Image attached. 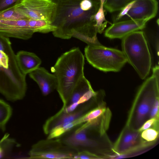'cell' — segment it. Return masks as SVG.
Returning a JSON list of instances; mask_svg holds the SVG:
<instances>
[{"label":"cell","mask_w":159,"mask_h":159,"mask_svg":"<svg viewBox=\"0 0 159 159\" xmlns=\"http://www.w3.org/2000/svg\"><path fill=\"white\" fill-rule=\"evenodd\" d=\"M88 62L95 68L105 72H117L127 62L122 51L99 44H89L84 49Z\"/></svg>","instance_id":"obj_5"},{"label":"cell","mask_w":159,"mask_h":159,"mask_svg":"<svg viewBox=\"0 0 159 159\" xmlns=\"http://www.w3.org/2000/svg\"><path fill=\"white\" fill-rule=\"evenodd\" d=\"M147 22L129 19L114 22L106 30L104 35L110 39H122L133 32L143 29Z\"/></svg>","instance_id":"obj_10"},{"label":"cell","mask_w":159,"mask_h":159,"mask_svg":"<svg viewBox=\"0 0 159 159\" xmlns=\"http://www.w3.org/2000/svg\"><path fill=\"white\" fill-rule=\"evenodd\" d=\"M158 99L157 97L156 98L149 113L150 118L155 117L157 114L159 109Z\"/></svg>","instance_id":"obj_27"},{"label":"cell","mask_w":159,"mask_h":159,"mask_svg":"<svg viewBox=\"0 0 159 159\" xmlns=\"http://www.w3.org/2000/svg\"><path fill=\"white\" fill-rule=\"evenodd\" d=\"M0 20L11 21L30 20L16 10L13 6L0 12Z\"/></svg>","instance_id":"obj_18"},{"label":"cell","mask_w":159,"mask_h":159,"mask_svg":"<svg viewBox=\"0 0 159 159\" xmlns=\"http://www.w3.org/2000/svg\"><path fill=\"white\" fill-rule=\"evenodd\" d=\"M122 48L127 62L141 79H145L150 72L152 63L144 33L138 30L127 35L122 39Z\"/></svg>","instance_id":"obj_3"},{"label":"cell","mask_w":159,"mask_h":159,"mask_svg":"<svg viewBox=\"0 0 159 159\" xmlns=\"http://www.w3.org/2000/svg\"><path fill=\"white\" fill-rule=\"evenodd\" d=\"M16 57L20 71L25 75L39 67L41 63L40 59L33 52L20 51Z\"/></svg>","instance_id":"obj_13"},{"label":"cell","mask_w":159,"mask_h":159,"mask_svg":"<svg viewBox=\"0 0 159 159\" xmlns=\"http://www.w3.org/2000/svg\"><path fill=\"white\" fill-rule=\"evenodd\" d=\"M76 150L63 143L59 138L39 140L31 147L27 158L74 159L78 152Z\"/></svg>","instance_id":"obj_6"},{"label":"cell","mask_w":159,"mask_h":159,"mask_svg":"<svg viewBox=\"0 0 159 159\" xmlns=\"http://www.w3.org/2000/svg\"><path fill=\"white\" fill-rule=\"evenodd\" d=\"M27 20H0V34L8 38L28 39L32 37L34 32L28 27Z\"/></svg>","instance_id":"obj_11"},{"label":"cell","mask_w":159,"mask_h":159,"mask_svg":"<svg viewBox=\"0 0 159 159\" xmlns=\"http://www.w3.org/2000/svg\"><path fill=\"white\" fill-rule=\"evenodd\" d=\"M99 7L93 16L95 22V27L98 33H101L106 27L107 21L106 20L105 15L104 3L105 0H100Z\"/></svg>","instance_id":"obj_16"},{"label":"cell","mask_w":159,"mask_h":159,"mask_svg":"<svg viewBox=\"0 0 159 159\" xmlns=\"http://www.w3.org/2000/svg\"><path fill=\"white\" fill-rule=\"evenodd\" d=\"M134 0H105L104 7L110 12L120 11L127 4Z\"/></svg>","instance_id":"obj_19"},{"label":"cell","mask_w":159,"mask_h":159,"mask_svg":"<svg viewBox=\"0 0 159 159\" xmlns=\"http://www.w3.org/2000/svg\"><path fill=\"white\" fill-rule=\"evenodd\" d=\"M92 89L89 81L84 76L82 77L74 89L66 107L76 103L86 93Z\"/></svg>","instance_id":"obj_14"},{"label":"cell","mask_w":159,"mask_h":159,"mask_svg":"<svg viewBox=\"0 0 159 159\" xmlns=\"http://www.w3.org/2000/svg\"><path fill=\"white\" fill-rule=\"evenodd\" d=\"M86 102L80 105L72 112L66 113L59 110L48 118L43 126L44 133L48 134L55 127L70 123L89 111L90 104Z\"/></svg>","instance_id":"obj_8"},{"label":"cell","mask_w":159,"mask_h":159,"mask_svg":"<svg viewBox=\"0 0 159 159\" xmlns=\"http://www.w3.org/2000/svg\"><path fill=\"white\" fill-rule=\"evenodd\" d=\"M3 51L9 55L10 65L8 69L0 67V93L10 101L21 99L27 90L26 75L18 67L11 44L7 45Z\"/></svg>","instance_id":"obj_4"},{"label":"cell","mask_w":159,"mask_h":159,"mask_svg":"<svg viewBox=\"0 0 159 159\" xmlns=\"http://www.w3.org/2000/svg\"><path fill=\"white\" fill-rule=\"evenodd\" d=\"M158 134V132L156 130L149 128L142 131L141 137L148 141H152L157 139Z\"/></svg>","instance_id":"obj_22"},{"label":"cell","mask_w":159,"mask_h":159,"mask_svg":"<svg viewBox=\"0 0 159 159\" xmlns=\"http://www.w3.org/2000/svg\"><path fill=\"white\" fill-rule=\"evenodd\" d=\"M84 57L78 48H73L61 55L51 71L57 81V90L63 103L67 105L72 93L80 80L84 76Z\"/></svg>","instance_id":"obj_2"},{"label":"cell","mask_w":159,"mask_h":159,"mask_svg":"<svg viewBox=\"0 0 159 159\" xmlns=\"http://www.w3.org/2000/svg\"><path fill=\"white\" fill-rule=\"evenodd\" d=\"M134 0L129 11L119 21L133 19L148 21L156 16L158 10L156 0Z\"/></svg>","instance_id":"obj_9"},{"label":"cell","mask_w":159,"mask_h":159,"mask_svg":"<svg viewBox=\"0 0 159 159\" xmlns=\"http://www.w3.org/2000/svg\"><path fill=\"white\" fill-rule=\"evenodd\" d=\"M134 0L130 2L126 5L121 10L120 12L117 15L114 20V22L119 21L122 17L125 15L129 11L134 3Z\"/></svg>","instance_id":"obj_23"},{"label":"cell","mask_w":159,"mask_h":159,"mask_svg":"<svg viewBox=\"0 0 159 159\" xmlns=\"http://www.w3.org/2000/svg\"><path fill=\"white\" fill-rule=\"evenodd\" d=\"M138 132H129L123 137L119 147V151L123 152L129 149L134 145L138 137Z\"/></svg>","instance_id":"obj_20"},{"label":"cell","mask_w":159,"mask_h":159,"mask_svg":"<svg viewBox=\"0 0 159 159\" xmlns=\"http://www.w3.org/2000/svg\"><path fill=\"white\" fill-rule=\"evenodd\" d=\"M9 55L6 52L0 50V67L8 69L9 67Z\"/></svg>","instance_id":"obj_24"},{"label":"cell","mask_w":159,"mask_h":159,"mask_svg":"<svg viewBox=\"0 0 159 159\" xmlns=\"http://www.w3.org/2000/svg\"><path fill=\"white\" fill-rule=\"evenodd\" d=\"M29 75L37 83L43 95L47 96L56 89L57 81L56 76L44 67H38Z\"/></svg>","instance_id":"obj_12"},{"label":"cell","mask_w":159,"mask_h":159,"mask_svg":"<svg viewBox=\"0 0 159 159\" xmlns=\"http://www.w3.org/2000/svg\"><path fill=\"white\" fill-rule=\"evenodd\" d=\"M9 135L5 134L0 140V158L4 157L15 144V140L9 138Z\"/></svg>","instance_id":"obj_21"},{"label":"cell","mask_w":159,"mask_h":159,"mask_svg":"<svg viewBox=\"0 0 159 159\" xmlns=\"http://www.w3.org/2000/svg\"><path fill=\"white\" fill-rule=\"evenodd\" d=\"M27 23L29 28L34 33H46L53 32L56 27L52 23L45 20H28Z\"/></svg>","instance_id":"obj_15"},{"label":"cell","mask_w":159,"mask_h":159,"mask_svg":"<svg viewBox=\"0 0 159 159\" xmlns=\"http://www.w3.org/2000/svg\"><path fill=\"white\" fill-rule=\"evenodd\" d=\"M12 113L11 106L3 100L0 99V129L4 131L6 125Z\"/></svg>","instance_id":"obj_17"},{"label":"cell","mask_w":159,"mask_h":159,"mask_svg":"<svg viewBox=\"0 0 159 159\" xmlns=\"http://www.w3.org/2000/svg\"><path fill=\"white\" fill-rule=\"evenodd\" d=\"M52 0L56 5L55 19L52 23L56 27L52 32L54 36L69 39L75 31L93 43H100L93 16L99 7L100 0Z\"/></svg>","instance_id":"obj_1"},{"label":"cell","mask_w":159,"mask_h":159,"mask_svg":"<svg viewBox=\"0 0 159 159\" xmlns=\"http://www.w3.org/2000/svg\"><path fill=\"white\" fill-rule=\"evenodd\" d=\"M97 158V156L87 151L79 152L74 157V159H91Z\"/></svg>","instance_id":"obj_25"},{"label":"cell","mask_w":159,"mask_h":159,"mask_svg":"<svg viewBox=\"0 0 159 159\" xmlns=\"http://www.w3.org/2000/svg\"><path fill=\"white\" fill-rule=\"evenodd\" d=\"M17 11L30 20L54 21L56 9L52 0H19L13 6Z\"/></svg>","instance_id":"obj_7"},{"label":"cell","mask_w":159,"mask_h":159,"mask_svg":"<svg viewBox=\"0 0 159 159\" xmlns=\"http://www.w3.org/2000/svg\"><path fill=\"white\" fill-rule=\"evenodd\" d=\"M19 0H0V12L13 6Z\"/></svg>","instance_id":"obj_26"},{"label":"cell","mask_w":159,"mask_h":159,"mask_svg":"<svg viewBox=\"0 0 159 159\" xmlns=\"http://www.w3.org/2000/svg\"><path fill=\"white\" fill-rule=\"evenodd\" d=\"M157 119L155 117L150 118L144 122L141 126L139 129V132H142L143 130L148 129L156 122Z\"/></svg>","instance_id":"obj_28"}]
</instances>
